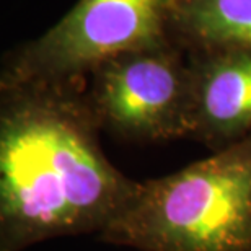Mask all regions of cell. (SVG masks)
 Returning <instances> with one entry per match:
<instances>
[{"mask_svg":"<svg viewBox=\"0 0 251 251\" xmlns=\"http://www.w3.org/2000/svg\"><path fill=\"white\" fill-rule=\"evenodd\" d=\"M85 88H0V251L98 237L137 188L103 152Z\"/></svg>","mask_w":251,"mask_h":251,"instance_id":"1","label":"cell"},{"mask_svg":"<svg viewBox=\"0 0 251 251\" xmlns=\"http://www.w3.org/2000/svg\"><path fill=\"white\" fill-rule=\"evenodd\" d=\"M98 240L137 251H251V134L139 181Z\"/></svg>","mask_w":251,"mask_h":251,"instance_id":"2","label":"cell"},{"mask_svg":"<svg viewBox=\"0 0 251 251\" xmlns=\"http://www.w3.org/2000/svg\"><path fill=\"white\" fill-rule=\"evenodd\" d=\"M172 0H78L51 29L8 54L0 88L87 83L100 64L172 36Z\"/></svg>","mask_w":251,"mask_h":251,"instance_id":"3","label":"cell"},{"mask_svg":"<svg viewBox=\"0 0 251 251\" xmlns=\"http://www.w3.org/2000/svg\"><path fill=\"white\" fill-rule=\"evenodd\" d=\"M186 52L168 39L100 64L85 88L100 127L139 144L186 139L191 85Z\"/></svg>","mask_w":251,"mask_h":251,"instance_id":"4","label":"cell"},{"mask_svg":"<svg viewBox=\"0 0 251 251\" xmlns=\"http://www.w3.org/2000/svg\"><path fill=\"white\" fill-rule=\"evenodd\" d=\"M191 85L186 139L212 150L251 134V49L189 52Z\"/></svg>","mask_w":251,"mask_h":251,"instance_id":"5","label":"cell"},{"mask_svg":"<svg viewBox=\"0 0 251 251\" xmlns=\"http://www.w3.org/2000/svg\"><path fill=\"white\" fill-rule=\"evenodd\" d=\"M172 36L189 52L251 49V0H172Z\"/></svg>","mask_w":251,"mask_h":251,"instance_id":"6","label":"cell"}]
</instances>
